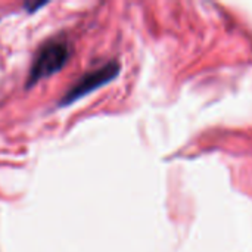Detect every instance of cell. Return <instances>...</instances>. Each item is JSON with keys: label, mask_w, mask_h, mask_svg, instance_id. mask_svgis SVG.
Instances as JSON below:
<instances>
[{"label": "cell", "mask_w": 252, "mask_h": 252, "mask_svg": "<svg viewBox=\"0 0 252 252\" xmlns=\"http://www.w3.org/2000/svg\"><path fill=\"white\" fill-rule=\"evenodd\" d=\"M69 53V46L63 38L56 37L49 40L35 55V59L28 74L27 87H32L43 78L59 72L66 65Z\"/></svg>", "instance_id": "cell-1"}, {"label": "cell", "mask_w": 252, "mask_h": 252, "mask_svg": "<svg viewBox=\"0 0 252 252\" xmlns=\"http://www.w3.org/2000/svg\"><path fill=\"white\" fill-rule=\"evenodd\" d=\"M118 74H120V62H117V61H111L97 69L86 72L63 94V97L59 100V106H68V105L77 102L78 99L87 96L89 93H92V92L100 89L102 86L108 84L109 81H112Z\"/></svg>", "instance_id": "cell-2"}]
</instances>
